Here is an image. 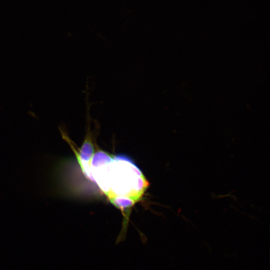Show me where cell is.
I'll return each mask as SVG.
<instances>
[{
    "mask_svg": "<svg viewBox=\"0 0 270 270\" xmlns=\"http://www.w3.org/2000/svg\"><path fill=\"white\" fill-rule=\"evenodd\" d=\"M90 172L92 181L123 212L142 199L149 184L134 162L124 155L98 150L92 157Z\"/></svg>",
    "mask_w": 270,
    "mask_h": 270,
    "instance_id": "6da1fadb",
    "label": "cell"
}]
</instances>
